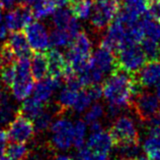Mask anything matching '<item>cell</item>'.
<instances>
[{
  "instance_id": "cell-29",
  "label": "cell",
  "mask_w": 160,
  "mask_h": 160,
  "mask_svg": "<svg viewBox=\"0 0 160 160\" xmlns=\"http://www.w3.org/2000/svg\"><path fill=\"white\" fill-rule=\"evenodd\" d=\"M15 64L14 63H7L4 64L0 69V79L3 85L8 89H11L12 85L15 81Z\"/></svg>"
},
{
  "instance_id": "cell-47",
  "label": "cell",
  "mask_w": 160,
  "mask_h": 160,
  "mask_svg": "<svg viewBox=\"0 0 160 160\" xmlns=\"http://www.w3.org/2000/svg\"><path fill=\"white\" fill-rule=\"evenodd\" d=\"M1 20H2V12L0 10V23H1Z\"/></svg>"
},
{
  "instance_id": "cell-10",
  "label": "cell",
  "mask_w": 160,
  "mask_h": 160,
  "mask_svg": "<svg viewBox=\"0 0 160 160\" xmlns=\"http://www.w3.org/2000/svg\"><path fill=\"white\" fill-rule=\"evenodd\" d=\"M24 34L33 51H45L49 48V34L43 24L32 20L24 28Z\"/></svg>"
},
{
  "instance_id": "cell-41",
  "label": "cell",
  "mask_w": 160,
  "mask_h": 160,
  "mask_svg": "<svg viewBox=\"0 0 160 160\" xmlns=\"http://www.w3.org/2000/svg\"><path fill=\"white\" fill-rule=\"evenodd\" d=\"M128 160H151L150 158H148L147 156H135L131 159H128Z\"/></svg>"
},
{
  "instance_id": "cell-21",
  "label": "cell",
  "mask_w": 160,
  "mask_h": 160,
  "mask_svg": "<svg viewBox=\"0 0 160 160\" xmlns=\"http://www.w3.org/2000/svg\"><path fill=\"white\" fill-rule=\"evenodd\" d=\"M69 6L77 19H87L92 11V0H71Z\"/></svg>"
},
{
  "instance_id": "cell-14",
  "label": "cell",
  "mask_w": 160,
  "mask_h": 160,
  "mask_svg": "<svg viewBox=\"0 0 160 160\" xmlns=\"http://www.w3.org/2000/svg\"><path fill=\"white\" fill-rule=\"evenodd\" d=\"M86 147L94 154L108 155L113 146L108 132L102 130L91 133L87 140Z\"/></svg>"
},
{
  "instance_id": "cell-27",
  "label": "cell",
  "mask_w": 160,
  "mask_h": 160,
  "mask_svg": "<svg viewBox=\"0 0 160 160\" xmlns=\"http://www.w3.org/2000/svg\"><path fill=\"white\" fill-rule=\"evenodd\" d=\"M49 39H50V45L52 47H64V46L70 44L73 37L66 30L56 29L49 36Z\"/></svg>"
},
{
  "instance_id": "cell-4",
  "label": "cell",
  "mask_w": 160,
  "mask_h": 160,
  "mask_svg": "<svg viewBox=\"0 0 160 160\" xmlns=\"http://www.w3.org/2000/svg\"><path fill=\"white\" fill-rule=\"evenodd\" d=\"M15 64V81L11 87L12 95L18 101L27 99L35 89V80L31 73V61L28 57L18 58Z\"/></svg>"
},
{
  "instance_id": "cell-28",
  "label": "cell",
  "mask_w": 160,
  "mask_h": 160,
  "mask_svg": "<svg viewBox=\"0 0 160 160\" xmlns=\"http://www.w3.org/2000/svg\"><path fill=\"white\" fill-rule=\"evenodd\" d=\"M87 124L83 119H78L74 124V133H73V146L76 149L82 148L85 142Z\"/></svg>"
},
{
  "instance_id": "cell-2",
  "label": "cell",
  "mask_w": 160,
  "mask_h": 160,
  "mask_svg": "<svg viewBox=\"0 0 160 160\" xmlns=\"http://www.w3.org/2000/svg\"><path fill=\"white\" fill-rule=\"evenodd\" d=\"M112 146L123 148L129 146H139L140 136L133 119L129 116H119L113 120L108 130Z\"/></svg>"
},
{
  "instance_id": "cell-31",
  "label": "cell",
  "mask_w": 160,
  "mask_h": 160,
  "mask_svg": "<svg viewBox=\"0 0 160 160\" xmlns=\"http://www.w3.org/2000/svg\"><path fill=\"white\" fill-rule=\"evenodd\" d=\"M104 112H106V109H104L103 105L100 103H95L90 106L89 109L85 112L83 120L89 125L92 123L99 121V119L103 117Z\"/></svg>"
},
{
  "instance_id": "cell-6",
  "label": "cell",
  "mask_w": 160,
  "mask_h": 160,
  "mask_svg": "<svg viewBox=\"0 0 160 160\" xmlns=\"http://www.w3.org/2000/svg\"><path fill=\"white\" fill-rule=\"evenodd\" d=\"M159 97L148 91H140L135 95L130 107L136 113L138 119L143 123H147L154 116L158 115Z\"/></svg>"
},
{
  "instance_id": "cell-18",
  "label": "cell",
  "mask_w": 160,
  "mask_h": 160,
  "mask_svg": "<svg viewBox=\"0 0 160 160\" xmlns=\"http://www.w3.org/2000/svg\"><path fill=\"white\" fill-rule=\"evenodd\" d=\"M31 73L32 79L37 82L48 77L49 69L47 53H45L44 51H35V53L32 54Z\"/></svg>"
},
{
  "instance_id": "cell-48",
  "label": "cell",
  "mask_w": 160,
  "mask_h": 160,
  "mask_svg": "<svg viewBox=\"0 0 160 160\" xmlns=\"http://www.w3.org/2000/svg\"><path fill=\"white\" fill-rule=\"evenodd\" d=\"M152 160H160V156L156 157V158H155V159H152Z\"/></svg>"
},
{
  "instance_id": "cell-33",
  "label": "cell",
  "mask_w": 160,
  "mask_h": 160,
  "mask_svg": "<svg viewBox=\"0 0 160 160\" xmlns=\"http://www.w3.org/2000/svg\"><path fill=\"white\" fill-rule=\"evenodd\" d=\"M53 120V114L50 111L44 110L40 115L36 117V119L33 120V124H35V129L38 132H43L49 129L52 125Z\"/></svg>"
},
{
  "instance_id": "cell-26",
  "label": "cell",
  "mask_w": 160,
  "mask_h": 160,
  "mask_svg": "<svg viewBox=\"0 0 160 160\" xmlns=\"http://www.w3.org/2000/svg\"><path fill=\"white\" fill-rule=\"evenodd\" d=\"M146 156L151 160L160 156V136H148L143 144Z\"/></svg>"
},
{
  "instance_id": "cell-24",
  "label": "cell",
  "mask_w": 160,
  "mask_h": 160,
  "mask_svg": "<svg viewBox=\"0 0 160 160\" xmlns=\"http://www.w3.org/2000/svg\"><path fill=\"white\" fill-rule=\"evenodd\" d=\"M141 47L145 53L147 61L160 60V43L159 41L145 37L141 42Z\"/></svg>"
},
{
  "instance_id": "cell-36",
  "label": "cell",
  "mask_w": 160,
  "mask_h": 160,
  "mask_svg": "<svg viewBox=\"0 0 160 160\" xmlns=\"http://www.w3.org/2000/svg\"><path fill=\"white\" fill-rule=\"evenodd\" d=\"M7 140L8 139H7L6 130L0 129V151H4V149H5V146H6L5 144Z\"/></svg>"
},
{
  "instance_id": "cell-43",
  "label": "cell",
  "mask_w": 160,
  "mask_h": 160,
  "mask_svg": "<svg viewBox=\"0 0 160 160\" xmlns=\"http://www.w3.org/2000/svg\"><path fill=\"white\" fill-rule=\"evenodd\" d=\"M0 160H11V159L6 156L4 151H0Z\"/></svg>"
},
{
  "instance_id": "cell-5",
  "label": "cell",
  "mask_w": 160,
  "mask_h": 160,
  "mask_svg": "<svg viewBox=\"0 0 160 160\" xmlns=\"http://www.w3.org/2000/svg\"><path fill=\"white\" fill-rule=\"evenodd\" d=\"M118 69L130 74H135L147 62L140 44H130L122 47L116 53Z\"/></svg>"
},
{
  "instance_id": "cell-9",
  "label": "cell",
  "mask_w": 160,
  "mask_h": 160,
  "mask_svg": "<svg viewBox=\"0 0 160 160\" xmlns=\"http://www.w3.org/2000/svg\"><path fill=\"white\" fill-rule=\"evenodd\" d=\"M35 19L32 10L28 5L19 3L18 6L7 12L5 16V25L9 32L22 31Z\"/></svg>"
},
{
  "instance_id": "cell-46",
  "label": "cell",
  "mask_w": 160,
  "mask_h": 160,
  "mask_svg": "<svg viewBox=\"0 0 160 160\" xmlns=\"http://www.w3.org/2000/svg\"><path fill=\"white\" fill-rule=\"evenodd\" d=\"M2 64H3V60H2V57H1V53H0V69H1Z\"/></svg>"
},
{
  "instance_id": "cell-16",
  "label": "cell",
  "mask_w": 160,
  "mask_h": 160,
  "mask_svg": "<svg viewBox=\"0 0 160 160\" xmlns=\"http://www.w3.org/2000/svg\"><path fill=\"white\" fill-rule=\"evenodd\" d=\"M49 74L54 78H63L69 67L67 58L63 53L57 49H51L47 51Z\"/></svg>"
},
{
  "instance_id": "cell-32",
  "label": "cell",
  "mask_w": 160,
  "mask_h": 160,
  "mask_svg": "<svg viewBox=\"0 0 160 160\" xmlns=\"http://www.w3.org/2000/svg\"><path fill=\"white\" fill-rule=\"evenodd\" d=\"M91 102H93V101H92L89 93L87 92L86 88H85V89L82 88V89L79 91L78 97H77L76 101H75V103H74L72 108L74 109L75 112L81 113V112L85 111L86 109L90 106Z\"/></svg>"
},
{
  "instance_id": "cell-44",
  "label": "cell",
  "mask_w": 160,
  "mask_h": 160,
  "mask_svg": "<svg viewBox=\"0 0 160 160\" xmlns=\"http://www.w3.org/2000/svg\"><path fill=\"white\" fill-rule=\"evenodd\" d=\"M156 95L160 98V79H159V81L156 83Z\"/></svg>"
},
{
  "instance_id": "cell-17",
  "label": "cell",
  "mask_w": 160,
  "mask_h": 160,
  "mask_svg": "<svg viewBox=\"0 0 160 160\" xmlns=\"http://www.w3.org/2000/svg\"><path fill=\"white\" fill-rule=\"evenodd\" d=\"M12 51L14 52L16 58H23L32 56V48L28 44L27 36L22 31H13L7 39Z\"/></svg>"
},
{
  "instance_id": "cell-30",
  "label": "cell",
  "mask_w": 160,
  "mask_h": 160,
  "mask_svg": "<svg viewBox=\"0 0 160 160\" xmlns=\"http://www.w3.org/2000/svg\"><path fill=\"white\" fill-rule=\"evenodd\" d=\"M141 25L143 30H144L145 37L160 41V27L157 25V23L153 22L148 16V18L141 19Z\"/></svg>"
},
{
  "instance_id": "cell-40",
  "label": "cell",
  "mask_w": 160,
  "mask_h": 160,
  "mask_svg": "<svg viewBox=\"0 0 160 160\" xmlns=\"http://www.w3.org/2000/svg\"><path fill=\"white\" fill-rule=\"evenodd\" d=\"M55 160H73V159L69 156H67V155H58V156H56V158H55Z\"/></svg>"
},
{
  "instance_id": "cell-19",
  "label": "cell",
  "mask_w": 160,
  "mask_h": 160,
  "mask_svg": "<svg viewBox=\"0 0 160 160\" xmlns=\"http://www.w3.org/2000/svg\"><path fill=\"white\" fill-rule=\"evenodd\" d=\"M44 104L45 103L41 102L40 100H38L35 97H32V98L28 97L27 99L23 100L18 112L22 113V115L27 116L28 119L35 120L36 117L38 115H40L45 110Z\"/></svg>"
},
{
  "instance_id": "cell-8",
  "label": "cell",
  "mask_w": 160,
  "mask_h": 160,
  "mask_svg": "<svg viewBox=\"0 0 160 160\" xmlns=\"http://www.w3.org/2000/svg\"><path fill=\"white\" fill-rule=\"evenodd\" d=\"M52 143L55 148L67 150L73 145L74 124L66 119H59L51 125Z\"/></svg>"
},
{
  "instance_id": "cell-50",
  "label": "cell",
  "mask_w": 160,
  "mask_h": 160,
  "mask_svg": "<svg viewBox=\"0 0 160 160\" xmlns=\"http://www.w3.org/2000/svg\"><path fill=\"white\" fill-rule=\"evenodd\" d=\"M158 115L160 116V106H159V111H158Z\"/></svg>"
},
{
  "instance_id": "cell-42",
  "label": "cell",
  "mask_w": 160,
  "mask_h": 160,
  "mask_svg": "<svg viewBox=\"0 0 160 160\" xmlns=\"http://www.w3.org/2000/svg\"><path fill=\"white\" fill-rule=\"evenodd\" d=\"M19 3H23V4H27V5H29L32 3H35L37 0H19Z\"/></svg>"
},
{
  "instance_id": "cell-49",
  "label": "cell",
  "mask_w": 160,
  "mask_h": 160,
  "mask_svg": "<svg viewBox=\"0 0 160 160\" xmlns=\"http://www.w3.org/2000/svg\"><path fill=\"white\" fill-rule=\"evenodd\" d=\"M118 160H127V159H125V158H120V159H118Z\"/></svg>"
},
{
  "instance_id": "cell-7",
  "label": "cell",
  "mask_w": 160,
  "mask_h": 160,
  "mask_svg": "<svg viewBox=\"0 0 160 160\" xmlns=\"http://www.w3.org/2000/svg\"><path fill=\"white\" fill-rule=\"evenodd\" d=\"M35 130L32 120L18 112L8 124L6 130L7 139L11 142L26 143L33 137Z\"/></svg>"
},
{
  "instance_id": "cell-13",
  "label": "cell",
  "mask_w": 160,
  "mask_h": 160,
  "mask_svg": "<svg viewBox=\"0 0 160 160\" xmlns=\"http://www.w3.org/2000/svg\"><path fill=\"white\" fill-rule=\"evenodd\" d=\"M53 24L56 29L66 30L72 37H75L80 32V26L77 19L72 14V12L61 7L60 9L54 11Z\"/></svg>"
},
{
  "instance_id": "cell-45",
  "label": "cell",
  "mask_w": 160,
  "mask_h": 160,
  "mask_svg": "<svg viewBox=\"0 0 160 160\" xmlns=\"http://www.w3.org/2000/svg\"><path fill=\"white\" fill-rule=\"evenodd\" d=\"M3 92H2V88H1V86H0V104H1V102H2V99H3Z\"/></svg>"
},
{
  "instance_id": "cell-20",
  "label": "cell",
  "mask_w": 160,
  "mask_h": 160,
  "mask_svg": "<svg viewBox=\"0 0 160 160\" xmlns=\"http://www.w3.org/2000/svg\"><path fill=\"white\" fill-rule=\"evenodd\" d=\"M79 91L72 88L68 85H66L63 89L61 90L60 94L58 97V109H61V110H67V109H70L73 107V105L76 101Z\"/></svg>"
},
{
  "instance_id": "cell-3",
  "label": "cell",
  "mask_w": 160,
  "mask_h": 160,
  "mask_svg": "<svg viewBox=\"0 0 160 160\" xmlns=\"http://www.w3.org/2000/svg\"><path fill=\"white\" fill-rule=\"evenodd\" d=\"M122 6L119 0H92L90 25L96 33L103 32L112 23Z\"/></svg>"
},
{
  "instance_id": "cell-15",
  "label": "cell",
  "mask_w": 160,
  "mask_h": 160,
  "mask_svg": "<svg viewBox=\"0 0 160 160\" xmlns=\"http://www.w3.org/2000/svg\"><path fill=\"white\" fill-rule=\"evenodd\" d=\"M61 87V81L60 78H54L51 75H48L45 79L41 80L38 82L35 87V93L33 97L40 100L41 102L47 103L51 99L54 92L58 90Z\"/></svg>"
},
{
  "instance_id": "cell-38",
  "label": "cell",
  "mask_w": 160,
  "mask_h": 160,
  "mask_svg": "<svg viewBox=\"0 0 160 160\" xmlns=\"http://www.w3.org/2000/svg\"><path fill=\"white\" fill-rule=\"evenodd\" d=\"M8 32H9V30L7 29L5 24H4V25H0V41L5 40V38L8 35Z\"/></svg>"
},
{
  "instance_id": "cell-39",
  "label": "cell",
  "mask_w": 160,
  "mask_h": 160,
  "mask_svg": "<svg viewBox=\"0 0 160 160\" xmlns=\"http://www.w3.org/2000/svg\"><path fill=\"white\" fill-rule=\"evenodd\" d=\"M52 1L55 3L56 7H65L70 3L71 0H52Z\"/></svg>"
},
{
  "instance_id": "cell-23",
  "label": "cell",
  "mask_w": 160,
  "mask_h": 160,
  "mask_svg": "<svg viewBox=\"0 0 160 160\" xmlns=\"http://www.w3.org/2000/svg\"><path fill=\"white\" fill-rule=\"evenodd\" d=\"M56 5L52 0H37L32 8L35 19H41L54 14Z\"/></svg>"
},
{
  "instance_id": "cell-37",
  "label": "cell",
  "mask_w": 160,
  "mask_h": 160,
  "mask_svg": "<svg viewBox=\"0 0 160 160\" xmlns=\"http://www.w3.org/2000/svg\"><path fill=\"white\" fill-rule=\"evenodd\" d=\"M16 0H0V8L3 9H10L14 5Z\"/></svg>"
},
{
  "instance_id": "cell-34",
  "label": "cell",
  "mask_w": 160,
  "mask_h": 160,
  "mask_svg": "<svg viewBox=\"0 0 160 160\" xmlns=\"http://www.w3.org/2000/svg\"><path fill=\"white\" fill-rule=\"evenodd\" d=\"M146 14L160 25V0H146Z\"/></svg>"
},
{
  "instance_id": "cell-1",
  "label": "cell",
  "mask_w": 160,
  "mask_h": 160,
  "mask_svg": "<svg viewBox=\"0 0 160 160\" xmlns=\"http://www.w3.org/2000/svg\"><path fill=\"white\" fill-rule=\"evenodd\" d=\"M141 90L134 75L121 69L109 74L102 84V94L108 103L121 108L130 107L135 95Z\"/></svg>"
},
{
  "instance_id": "cell-35",
  "label": "cell",
  "mask_w": 160,
  "mask_h": 160,
  "mask_svg": "<svg viewBox=\"0 0 160 160\" xmlns=\"http://www.w3.org/2000/svg\"><path fill=\"white\" fill-rule=\"evenodd\" d=\"M0 53H1V57H2V60H3L4 64L14 63V62L18 60V58H16L14 52L12 51L10 45L8 44L7 41L3 42V44L1 45V48H0Z\"/></svg>"
},
{
  "instance_id": "cell-22",
  "label": "cell",
  "mask_w": 160,
  "mask_h": 160,
  "mask_svg": "<svg viewBox=\"0 0 160 160\" xmlns=\"http://www.w3.org/2000/svg\"><path fill=\"white\" fill-rule=\"evenodd\" d=\"M4 153L11 160H26L28 157L29 150L23 143L11 142L5 146Z\"/></svg>"
},
{
  "instance_id": "cell-25",
  "label": "cell",
  "mask_w": 160,
  "mask_h": 160,
  "mask_svg": "<svg viewBox=\"0 0 160 160\" xmlns=\"http://www.w3.org/2000/svg\"><path fill=\"white\" fill-rule=\"evenodd\" d=\"M18 113V109H15L9 99L6 96H3L2 102L0 104V125H8Z\"/></svg>"
},
{
  "instance_id": "cell-12",
  "label": "cell",
  "mask_w": 160,
  "mask_h": 160,
  "mask_svg": "<svg viewBox=\"0 0 160 160\" xmlns=\"http://www.w3.org/2000/svg\"><path fill=\"white\" fill-rule=\"evenodd\" d=\"M92 63L99 69L104 74H111L118 70L116 54L109 51L108 49L98 46L92 54Z\"/></svg>"
},
{
  "instance_id": "cell-11",
  "label": "cell",
  "mask_w": 160,
  "mask_h": 160,
  "mask_svg": "<svg viewBox=\"0 0 160 160\" xmlns=\"http://www.w3.org/2000/svg\"><path fill=\"white\" fill-rule=\"evenodd\" d=\"M133 75L141 89L156 85L160 79V60L147 61L142 69Z\"/></svg>"
}]
</instances>
